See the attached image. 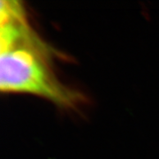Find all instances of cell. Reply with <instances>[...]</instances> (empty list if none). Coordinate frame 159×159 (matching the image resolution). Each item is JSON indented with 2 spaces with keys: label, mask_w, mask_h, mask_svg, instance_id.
Listing matches in <instances>:
<instances>
[{
  "label": "cell",
  "mask_w": 159,
  "mask_h": 159,
  "mask_svg": "<svg viewBox=\"0 0 159 159\" xmlns=\"http://www.w3.org/2000/svg\"><path fill=\"white\" fill-rule=\"evenodd\" d=\"M58 51L43 40L29 19L22 2L2 0L0 7V89L6 94H28L58 108L79 111L85 95L57 76Z\"/></svg>",
  "instance_id": "1"
}]
</instances>
